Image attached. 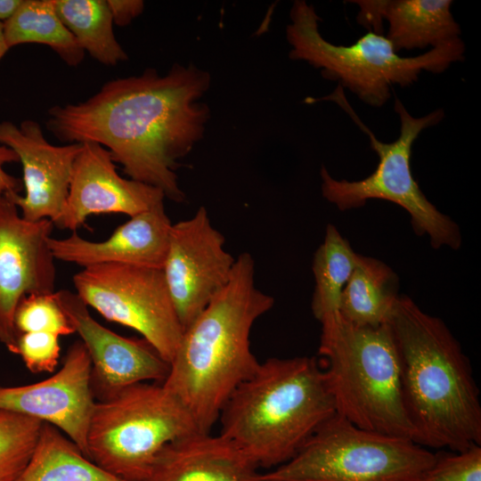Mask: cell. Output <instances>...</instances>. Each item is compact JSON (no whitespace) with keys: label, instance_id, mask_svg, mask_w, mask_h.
<instances>
[{"label":"cell","instance_id":"obj_1","mask_svg":"<svg viewBox=\"0 0 481 481\" xmlns=\"http://www.w3.org/2000/svg\"><path fill=\"white\" fill-rule=\"evenodd\" d=\"M209 86V74L192 64L164 76L147 69L105 83L83 102L53 106L46 125L61 142L101 144L130 179L182 202L175 169L203 136L209 109L200 99Z\"/></svg>","mask_w":481,"mask_h":481},{"label":"cell","instance_id":"obj_2","mask_svg":"<svg viewBox=\"0 0 481 481\" xmlns=\"http://www.w3.org/2000/svg\"><path fill=\"white\" fill-rule=\"evenodd\" d=\"M273 304L256 287L255 261L244 252L235 258L228 283L183 330L162 385L201 433H210L231 395L257 370L250 331Z\"/></svg>","mask_w":481,"mask_h":481},{"label":"cell","instance_id":"obj_3","mask_svg":"<svg viewBox=\"0 0 481 481\" xmlns=\"http://www.w3.org/2000/svg\"><path fill=\"white\" fill-rule=\"evenodd\" d=\"M388 323L401 361L412 441L463 451L481 445V404L469 358L445 323L399 296Z\"/></svg>","mask_w":481,"mask_h":481},{"label":"cell","instance_id":"obj_4","mask_svg":"<svg viewBox=\"0 0 481 481\" xmlns=\"http://www.w3.org/2000/svg\"><path fill=\"white\" fill-rule=\"evenodd\" d=\"M335 413L316 357L269 358L227 400L220 435L259 469H274Z\"/></svg>","mask_w":481,"mask_h":481},{"label":"cell","instance_id":"obj_5","mask_svg":"<svg viewBox=\"0 0 481 481\" xmlns=\"http://www.w3.org/2000/svg\"><path fill=\"white\" fill-rule=\"evenodd\" d=\"M320 322L319 363L336 413L360 428L412 441L389 323L357 326L339 314Z\"/></svg>","mask_w":481,"mask_h":481},{"label":"cell","instance_id":"obj_6","mask_svg":"<svg viewBox=\"0 0 481 481\" xmlns=\"http://www.w3.org/2000/svg\"><path fill=\"white\" fill-rule=\"evenodd\" d=\"M320 20L312 4L304 0L293 3L286 28L289 58L321 69L325 78L338 82L372 107L387 103L393 86H409L422 71L442 73L452 63L464 61L465 45L461 37L420 55L403 57L384 34L372 31L352 45H333L321 35Z\"/></svg>","mask_w":481,"mask_h":481},{"label":"cell","instance_id":"obj_7","mask_svg":"<svg viewBox=\"0 0 481 481\" xmlns=\"http://www.w3.org/2000/svg\"><path fill=\"white\" fill-rule=\"evenodd\" d=\"M200 432L183 404L162 383L140 382L96 401L86 456L126 481H145L162 448Z\"/></svg>","mask_w":481,"mask_h":481},{"label":"cell","instance_id":"obj_8","mask_svg":"<svg viewBox=\"0 0 481 481\" xmlns=\"http://www.w3.org/2000/svg\"><path fill=\"white\" fill-rule=\"evenodd\" d=\"M322 100L335 102L351 117L368 135L371 147L379 157L374 172L358 181L337 180L322 167V196L341 211L363 207L368 200L391 201L409 213L414 232L420 236L428 235L433 248L459 249L461 235L458 225L426 198L413 178L410 165L414 142L424 129L437 125L444 118V110L439 109L415 118L395 97L394 108L400 121L399 135L392 143H383L359 118L340 86L338 85L331 94L313 102Z\"/></svg>","mask_w":481,"mask_h":481},{"label":"cell","instance_id":"obj_9","mask_svg":"<svg viewBox=\"0 0 481 481\" xmlns=\"http://www.w3.org/2000/svg\"><path fill=\"white\" fill-rule=\"evenodd\" d=\"M435 453L408 438L360 428L335 413L261 481H417Z\"/></svg>","mask_w":481,"mask_h":481},{"label":"cell","instance_id":"obj_10","mask_svg":"<svg viewBox=\"0 0 481 481\" xmlns=\"http://www.w3.org/2000/svg\"><path fill=\"white\" fill-rule=\"evenodd\" d=\"M76 294L106 320L139 332L168 363L183 329L162 269L98 265L73 276Z\"/></svg>","mask_w":481,"mask_h":481},{"label":"cell","instance_id":"obj_11","mask_svg":"<svg viewBox=\"0 0 481 481\" xmlns=\"http://www.w3.org/2000/svg\"><path fill=\"white\" fill-rule=\"evenodd\" d=\"M224 241L205 207L172 224L162 272L183 330L230 280L235 258Z\"/></svg>","mask_w":481,"mask_h":481},{"label":"cell","instance_id":"obj_12","mask_svg":"<svg viewBox=\"0 0 481 481\" xmlns=\"http://www.w3.org/2000/svg\"><path fill=\"white\" fill-rule=\"evenodd\" d=\"M53 224L24 219L6 194H0V342L15 353L13 317L27 295L53 293L56 271L49 249Z\"/></svg>","mask_w":481,"mask_h":481},{"label":"cell","instance_id":"obj_13","mask_svg":"<svg viewBox=\"0 0 481 481\" xmlns=\"http://www.w3.org/2000/svg\"><path fill=\"white\" fill-rule=\"evenodd\" d=\"M54 298L87 350L96 401L133 384L166 379L169 363L144 338H126L107 329L91 315L75 292L61 289L54 291Z\"/></svg>","mask_w":481,"mask_h":481},{"label":"cell","instance_id":"obj_14","mask_svg":"<svg viewBox=\"0 0 481 481\" xmlns=\"http://www.w3.org/2000/svg\"><path fill=\"white\" fill-rule=\"evenodd\" d=\"M91 360L81 340L73 343L61 368L36 383L0 387V411L51 424L86 455V437L95 404L91 388Z\"/></svg>","mask_w":481,"mask_h":481},{"label":"cell","instance_id":"obj_15","mask_svg":"<svg viewBox=\"0 0 481 481\" xmlns=\"http://www.w3.org/2000/svg\"><path fill=\"white\" fill-rule=\"evenodd\" d=\"M0 143L17 154L23 172L25 194L6 195L24 219H47L56 224L66 205L73 163L83 143L53 145L45 138L41 126L29 119L20 126L1 122Z\"/></svg>","mask_w":481,"mask_h":481},{"label":"cell","instance_id":"obj_16","mask_svg":"<svg viewBox=\"0 0 481 481\" xmlns=\"http://www.w3.org/2000/svg\"><path fill=\"white\" fill-rule=\"evenodd\" d=\"M82 143L73 163L66 205L55 225L74 232L92 215L132 217L163 202L160 189L120 176L106 148L96 143Z\"/></svg>","mask_w":481,"mask_h":481},{"label":"cell","instance_id":"obj_17","mask_svg":"<svg viewBox=\"0 0 481 481\" xmlns=\"http://www.w3.org/2000/svg\"><path fill=\"white\" fill-rule=\"evenodd\" d=\"M172 223L160 202L135 215L102 241H91L77 232L62 239L50 237L55 260L82 268L107 264L162 269L169 244Z\"/></svg>","mask_w":481,"mask_h":481},{"label":"cell","instance_id":"obj_18","mask_svg":"<svg viewBox=\"0 0 481 481\" xmlns=\"http://www.w3.org/2000/svg\"><path fill=\"white\" fill-rule=\"evenodd\" d=\"M258 469L220 434L197 432L166 444L145 481H261Z\"/></svg>","mask_w":481,"mask_h":481},{"label":"cell","instance_id":"obj_19","mask_svg":"<svg viewBox=\"0 0 481 481\" xmlns=\"http://www.w3.org/2000/svg\"><path fill=\"white\" fill-rule=\"evenodd\" d=\"M357 21L369 31L385 35L395 51L436 48L460 38L461 28L451 11V0H355Z\"/></svg>","mask_w":481,"mask_h":481},{"label":"cell","instance_id":"obj_20","mask_svg":"<svg viewBox=\"0 0 481 481\" xmlns=\"http://www.w3.org/2000/svg\"><path fill=\"white\" fill-rule=\"evenodd\" d=\"M397 274L384 262L360 255L340 298L339 315L357 326L387 323L399 298Z\"/></svg>","mask_w":481,"mask_h":481},{"label":"cell","instance_id":"obj_21","mask_svg":"<svg viewBox=\"0 0 481 481\" xmlns=\"http://www.w3.org/2000/svg\"><path fill=\"white\" fill-rule=\"evenodd\" d=\"M16 481H126L90 461L54 426L43 422L33 453Z\"/></svg>","mask_w":481,"mask_h":481},{"label":"cell","instance_id":"obj_22","mask_svg":"<svg viewBox=\"0 0 481 481\" xmlns=\"http://www.w3.org/2000/svg\"><path fill=\"white\" fill-rule=\"evenodd\" d=\"M9 48L25 43L50 46L68 65L77 66L85 51L59 18L52 0H23L15 13L4 22Z\"/></svg>","mask_w":481,"mask_h":481},{"label":"cell","instance_id":"obj_23","mask_svg":"<svg viewBox=\"0 0 481 481\" xmlns=\"http://www.w3.org/2000/svg\"><path fill=\"white\" fill-rule=\"evenodd\" d=\"M359 257L335 225L326 226L324 240L314 255L312 266L315 286L311 307L319 322L339 314L342 291Z\"/></svg>","mask_w":481,"mask_h":481},{"label":"cell","instance_id":"obj_24","mask_svg":"<svg viewBox=\"0 0 481 481\" xmlns=\"http://www.w3.org/2000/svg\"><path fill=\"white\" fill-rule=\"evenodd\" d=\"M66 28L80 46L105 65L127 60L112 29V16L106 0H52Z\"/></svg>","mask_w":481,"mask_h":481},{"label":"cell","instance_id":"obj_25","mask_svg":"<svg viewBox=\"0 0 481 481\" xmlns=\"http://www.w3.org/2000/svg\"><path fill=\"white\" fill-rule=\"evenodd\" d=\"M42 421L0 411V481H16L38 439Z\"/></svg>","mask_w":481,"mask_h":481},{"label":"cell","instance_id":"obj_26","mask_svg":"<svg viewBox=\"0 0 481 481\" xmlns=\"http://www.w3.org/2000/svg\"><path fill=\"white\" fill-rule=\"evenodd\" d=\"M18 334L46 332L59 337L75 333L53 293H34L19 302L13 317Z\"/></svg>","mask_w":481,"mask_h":481},{"label":"cell","instance_id":"obj_27","mask_svg":"<svg viewBox=\"0 0 481 481\" xmlns=\"http://www.w3.org/2000/svg\"><path fill=\"white\" fill-rule=\"evenodd\" d=\"M417 481H481V445L458 452L439 450Z\"/></svg>","mask_w":481,"mask_h":481},{"label":"cell","instance_id":"obj_28","mask_svg":"<svg viewBox=\"0 0 481 481\" xmlns=\"http://www.w3.org/2000/svg\"><path fill=\"white\" fill-rule=\"evenodd\" d=\"M59 336L46 332H27L17 335L16 355L34 373L53 372L58 365L61 346Z\"/></svg>","mask_w":481,"mask_h":481},{"label":"cell","instance_id":"obj_29","mask_svg":"<svg viewBox=\"0 0 481 481\" xmlns=\"http://www.w3.org/2000/svg\"><path fill=\"white\" fill-rule=\"evenodd\" d=\"M113 22L126 26L143 12L144 4L141 0H106Z\"/></svg>","mask_w":481,"mask_h":481},{"label":"cell","instance_id":"obj_30","mask_svg":"<svg viewBox=\"0 0 481 481\" xmlns=\"http://www.w3.org/2000/svg\"><path fill=\"white\" fill-rule=\"evenodd\" d=\"M19 161L17 154L9 147L0 145V194L19 193L21 190L20 179L11 175L4 169L5 164Z\"/></svg>","mask_w":481,"mask_h":481},{"label":"cell","instance_id":"obj_31","mask_svg":"<svg viewBox=\"0 0 481 481\" xmlns=\"http://www.w3.org/2000/svg\"><path fill=\"white\" fill-rule=\"evenodd\" d=\"M23 0H0V21L5 22L18 10Z\"/></svg>","mask_w":481,"mask_h":481},{"label":"cell","instance_id":"obj_32","mask_svg":"<svg viewBox=\"0 0 481 481\" xmlns=\"http://www.w3.org/2000/svg\"><path fill=\"white\" fill-rule=\"evenodd\" d=\"M9 49L10 48L8 47L4 38V22L0 21V60L4 56Z\"/></svg>","mask_w":481,"mask_h":481}]
</instances>
